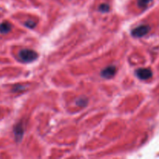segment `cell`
Returning <instances> with one entry per match:
<instances>
[{
  "mask_svg": "<svg viewBox=\"0 0 159 159\" xmlns=\"http://www.w3.org/2000/svg\"><path fill=\"white\" fill-rule=\"evenodd\" d=\"M11 28H12V26L10 23L8 22H4L0 24V33L2 34H8L11 30Z\"/></svg>",
  "mask_w": 159,
  "mask_h": 159,
  "instance_id": "6",
  "label": "cell"
},
{
  "mask_svg": "<svg viewBox=\"0 0 159 159\" xmlns=\"http://www.w3.org/2000/svg\"><path fill=\"white\" fill-rule=\"evenodd\" d=\"M99 11L101 12H108L110 11V6L108 4L103 3V4L99 6Z\"/></svg>",
  "mask_w": 159,
  "mask_h": 159,
  "instance_id": "9",
  "label": "cell"
},
{
  "mask_svg": "<svg viewBox=\"0 0 159 159\" xmlns=\"http://www.w3.org/2000/svg\"><path fill=\"white\" fill-rule=\"evenodd\" d=\"M152 0H138V5L141 9H145L150 5Z\"/></svg>",
  "mask_w": 159,
  "mask_h": 159,
  "instance_id": "7",
  "label": "cell"
},
{
  "mask_svg": "<svg viewBox=\"0 0 159 159\" xmlns=\"http://www.w3.org/2000/svg\"><path fill=\"white\" fill-rule=\"evenodd\" d=\"M150 26H148V25H141V26L134 28L132 30L131 34L135 37H141L146 35L150 31Z\"/></svg>",
  "mask_w": 159,
  "mask_h": 159,
  "instance_id": "2",
  "label": "cell"
},
{
  "mask_svg": "<svg viewBox=\"0 0 159 159\" xmlns=\"http://www.w3.org/2000/svg\"><path fill=\"white\" fill-rule=\"evenodd\" d=\"M116 67L111 65V66H108L106 68H104L102 71H101V75L102 78H105V79H110L113 76H114V75L116 74Z\"/></svg>",
  "mask_w": 159,
  "mask_h": 159,
  "instance_id": "4",
  "label": "cell"
},
{
  "mask_svg": "<svg viewBox=\"0 0 159 159\" xmlns=\"http://www.w3.org/2000/svg\"><path fill=\"white\" fill-rule=\"evenodd\" d=\"M37 53L33 50L23 49L19 52V57L25 63L32 62L37 58Z\"/></svg>",
  "mask_w": 159,
  "mask_h": 159,
  "instance_id": "1",
  "label": "cell"
},
{
  "mask_svg": "<svg viewBox=\"0 0 159 159\" xmlns=\"http://www.w3.org/2000/svg\"><path fill=\"white\" fill-rule=\"evenodd\" d=\"M136 75L140 79L147 80L152 76V71L149 68H139L136 71Z\"/></svg>",
  "mask_w": 159,
  "mask_h": 159,
  "instance_id": "3",
  "label": "cell"
},
{
  "mask_svg": "<svg viewBox=\"0 0 159 159\" xmlns=\"http://www.w3.org/2000/svg\"><path fill=\"white\" fill-rule=\"evenodd\" d=\"M87 103H88V99H87V98L80 97L77 99V101H76V104L81 107H85V106L87 105Z\"/></svg>",
  "mask_w": 159,
  "mask_h": 159,
  "instance_id": "8",
  "label": "cell"
},
{
  "mask_svg": "<svg viewBox=\"0 0 159 159\" xmlns=\"http://www.w3.org/2000/svg\"><path fill=\"white\" fill-rule=\"evenodd\" d=\"M35 23H34V21H32V20H27V21H26V23H25V26H27V27L29 28H34V26H35Z\"/></svg>",
  "mask_w": 159,
  "mask_h": 159,
  "instance_id": "10",
  "label": "cell"
},
{
  "mask_svg": "<svg viewBox=\"0 0 159 159\" xmlns=\"http://www.w3.org/2000/svg\"><path fill=\"white\" fill-rule=\"evenodd\" d=\"M14 134H15V138L16 141H20L23 138V130L21 124H17L14 129Z\"/></svg>",
  "mask_w": 159,
  "mask_h": 159,
  "instance_id": "5",
  "label": "cell"
}]
</instances>
